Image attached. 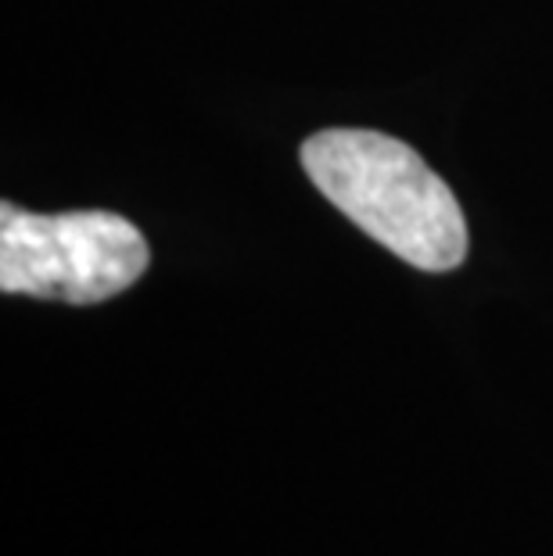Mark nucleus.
<instances>
[{
  "instance_id": "f257e3e1",
  "label": "nucleus",
  "mask_w": 553,
  "mask_h": 556,
  "mask_svg": "<svg viewBox=\"0 0 553 556\" xmlns=\"http://www.w3.org/2000/svg\"><path fill=\"white\" fill-rule=\"evenodd\" d=\"M299 155L316 191L403 263L425 274H445L464 263V212L403 140L374 129H321Z\"/></svg>"
},
{
  "instance_id": "f03ea898",
  "label": "nucleus",
  "mask_w": 553,
  "mask_h": 556,
  "mask_svg": "<svg viewBox=\"0 0 553 556\" xmlns=\"http://www.w3.org/2000/svg\"><path fill=\"white\" fill-rule=\"evenodd\" d=\"M151 263L134 223L104 208L26 212L0 205V291L98 305L129 291Z\"/></svg>"
}]
</instances>
